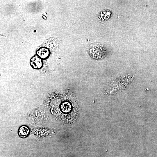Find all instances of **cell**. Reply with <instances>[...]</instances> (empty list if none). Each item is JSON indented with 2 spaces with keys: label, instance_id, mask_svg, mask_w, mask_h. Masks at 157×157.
Listing matches in <instances>:
<instances>
[{
  "label": "cell",
  "instance_id": "277c9868",
  "mask_svg": "<svg viewBox=\"0 0 157 157\" xmlns=\"http://www.w3.org/2000/svg\"><path fill=\"white\" fill-rule=\"evenodd\" d=\"M29 130L26 126H22L19 129L18 134L19 136L22 138H25L28 135Z\"/></svg>",
  "mask_w": 157,
  "mask_h": 157
},
{
  "label": "cell",
  "instance_id": "6da1fadb",
  "mask_svg": "<svg viewBox=\"0 0 157 157\" xmlns=\"http://www.w3.org/2000/svg\"><path fill=\"white\" fill-rule=\"evenodd\" d=\"M104 49L102 46L99 44L92 46L89 49V52L91 56L95 59L102 58L104 55Z\"/></svg>",
  "mask_w": 157,
  "mask_h": 157
},
{
  "label": "cell",
  "instance_id": "7a4b0ae2",
  "mask_svg": "<svg viewBox=\"0 0 157 157\" xmlns=\"http://www.w3.org/2000/svg\"><path fill=\"white\" fill-rule=\"evenodd\" d=\"M30 65L35 69H39L42 66V61L41 59L38 56L33 57L30 60Z\"/></svg>",
  "mask_w": 157,
  "mask_h": 157
},
{
  "label": "cell",
  "instance_id": "3957f363",
  "mask_svg": "<svg viewBox=\"0 0 157 157\" xmlns=\"http://www.w3.org/2000/svg\"><path fill=\"white\" fill-rule=\"evenodd\" d=\"M37 54L38 56L41 59H45L49 56V52L47 49L45 48H42L38 51Z\"/></svg>",
  "mask_w": 157,
  "mask_h": 157
}]
</instances>
